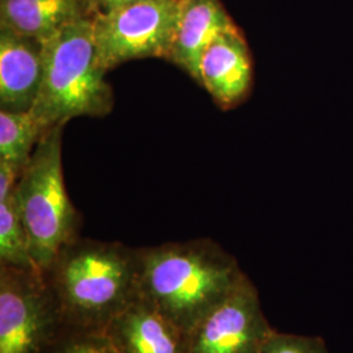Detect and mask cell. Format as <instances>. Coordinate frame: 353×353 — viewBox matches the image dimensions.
<instances>
[{"label": "cell", "mask_w": 353, "mask_h": 353, "mask_svg": "<svg viewBox=\"0 0 353 353\" xmlns=\"http://www.w3.org/2000/svg\"><path fill=\"white\" fill-rule=\"evenodd\" d=\"M63 328L42 272L0 265V353H45Z\"/></svg>", "instance_id": "obj_6"}, {"label": "cell", "mask_w": 353, "mask_h": 353, "mask_svg": "<svg viewBox=\"0 0 353 353\" xmlns=\"http://www.w3.org/2000/svg\"><path fill=\"white\" fill-rule=\"evenodd\" d=\"M240 29L220 0H185L168 61L201 84L203 54L221 34Z\"/></svg>", "instance_id": "obj_11"}, {"label": "cell", "mask_w": 353, "mask_h": 353, "mask_svg": "<svg viewBox=\"0 0 353 353\" xmlns=\"http://www.w3.org/2000/svg\"><path fill=\"white\" fill-rule=\"evenodd\" d=\"M271 330L258 290L245 275L188 334V353H259Z\"/></svg>", "instance_id": "obj_7"}, {"label": "cell", "mask_w": 353, "mask_h": 353, "mask_svg": "<svg viewBox=\"0 0 353 353\" xmlns=\"http://www.w3.org/2000/svg\"><path fill=\"white\" fill-rule=\"evenodd\" d=\"M43 76V43L0 26V110L32 112Z\"/></svg>", "instance_id": "obj_10"}, {"label": "cell", "mask_w": 353, "mask_h": 353, "mask_svg": "<svg viewBox=\"0 0 353 353\" xmlns=\"http://www.w3.org/2000/svg\"><path fill=\"white\" fill-rule=\"evenodd\" d=\"M185 0H143L93 16L97 59L105 72L145 58L168 59Z\"/></svg>", "instance_id": "obj_5"}, {"label": "cell", "mask_w": 353, "mask_h": 353, "mask_svg": "<svg viewBox=\"0 0 353 353\" xmlns=\"http://www.w3.org/2000/svg\"><path fill=\"white\" fill-rule=\"evenodd\" d=\"M252 77V51L240 29L221 34L204 51L201 85L223 110L246 101Z\"/></svg>", "instance_id": "obj_8"}, {"label": "cell", "mask_w": 353, "mask_h": 353, "mask_svg": "<svg viewBox=\"0 0 353 353\" xmlns=\"http://www.w3.org/2000/svg\"><path fill=\"white\" fill-rule=\"evenodd\" d=\"M45 353H118L100 331L64 327Z\"/></svg>", "instance_id": "obj_15"}, {"label": "cell", "mask_w": 353, "mask_h": 353, "mask_svg": "<svg viewBox=\"0 0 353 353\" xmlns=\"http://www.w3.org/2000/svg\"><path fill=\"white\" fill-rule=\"evenodd\" d=\"M102 332L118 353H188V334L141 296Z\"/></svg>", "instance_id": "obj_9"}, {"label": "cell", "mask_w": 353, "mask_h": 353, "mask_svg": "<svg viewBox=\"0 0 353 353\" xmlns=\"http://www.w3.org/2000/svg\"><path fill=\"white\" fill-rule=\"evenodd\" d=\"M64 327L102 332L139 297V249L77 237L43 274Z\"/></svg>", "instance_id": "obj_1"}, {"label": "cell", "mask_w": 353, "mask_h": 353, "mask_svg": "<svg viewBox=\"0 0 353 353\" xmlns=\"http://www.w3.org/2000/svg\"><path fill=\"white\" fill-rule=\"evenodd\" d=\"M64 126L58 125L45 131L13 192L28 234L30 255L42 274L50 268L64 246L80 237L81 217L64 185Z\"/></svg>", "instance_id": "obj_4"}, {"label": "cell", "mask_w": 353, "mask_h": 353, "mask_svg": "<svg viewBox=\"0 0 353 353\" xmlns=\"http://www.w3.org/2000/svg\"><path fill=\"white\" fill-rule=\"evenodd\" d=\"M0 265L39 271L30 255L28 234L13 195L0 202Z\"/></svg>", "instance_id": "obj_14"}, {"label": "cell", "mask_w": 353, "mask_h": 353, "mask_svg": "<svg viewBox=\"0 0 353 353\" xmlns=\"http://www.w3.org/2000/svg\"><path fill=\"white\" fill-rule=\"evenodd\" d=\"M138 1H143V0H85L92 17L97 14L112 12L114 10H118L121 7L134 4Z\"/></svg>", "instance_id": "obj_18"}, {"label": "cell", "mask_w": 353, "mask_h": 353, "mask_svg": "<svg viewBox=\"0 0 353 353\" xmlns=\"http://www.w3.org/2000/svg\"><path fill=\"white\" fill-rule=\"evenodd\" d=\"M21 173L12 165L0 160V202L10 199Z\"/></svg>", "instance_id": "obj_17"}, {"label": "cell", "mask_w": 353, "mask_h": 353, "mask_svg": "<svg viewBox=\"0 0 353 353\" xmlns=\"http://www.w3.org/2000/svg\"><path fill=\"white\" fill-rule=\"evenodd\" d=\"M97 59L93 17L65 26L43 43V76L32 110L45 128L76 117H105L113 110L112 85Z\"/></svg>", "instance_id": "obj_3"}, {"label": "cell", "mask_w": 353, "mask_h": 353, "mask_svg": "<svg viewBox=\"0 0 353 353\" xmlns=\"http://www.w3.org/2000/svg\"><path fill=\"white\" fill-rule=\"evenodd\" d=\"M46 130L32 112L0 110V160L21 173Z\"/></svg>", "instance_id": "obj_13"}, {"label": "cell", "mask_w": 353, "mask_h": 353, "mask_svg": "<svg viewBox=\"0 0 353 353\" xmlns=\"http://www.w3.org/2000/svg\"><path fill=\"white\" fill-rule=\"evenodd\" d=\"M139 294L189 334L243 276L239 261L210 239L139 248Z\"/></svg>", "instance_id": "obj_2"}, {"label": "cell", "mask_w": 353, "mask_h": 353, "mask_svg": "<svg viewBox=\"0 0 353 353\" xmlns=\"http://www.w3.org/2000/svg\"><path fill=\"white\" fill-rule=\"evenodd\" d=\"M84 17L85 0H0V26L42 43Z\"/></svg>", "instance_id": "obj_12"}, {"label": "cell", "mask_w": 353, "mask_h": 353, "mask_svg": "<svg viewBox=\"0 0 353 353\" xmlns=\"http://www.w3.org/2000/svg\"><path fill=\"white\" fill-rule=\"evenodd\" d=\"M259 353H328L321 336H305L280 332L272 328L261 345Z\"/></svg>", "instance_id": "obj_16"}]
</instances>
